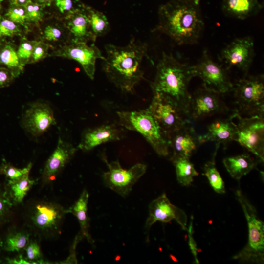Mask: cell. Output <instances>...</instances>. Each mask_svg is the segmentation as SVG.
I'll list each match as a JSON object with an SVG mask.
<instances>
[{"label": "cell", "mask_w": 264, "mask_h": 264, "mask_svg": "<svg viewBox=\"0 0 264 264\" xmlns=\"http://www.w3.org/2000/svg\"><path fill=\"white\" fill-rule=\"evenodd\" d=\"M238 119L236 125L237 142L255 154L261 162L264 161V118L243 117L234 112Z\"/></svg>", "instance_id": "cell-10"}, {"label": "cell", "mask_w": 264, "mask_h": 264, "mask_svg": "<svg viewBox=\"0 0 264 264\" xmlns=\"http://www.w3.org/2000/svg\"><path fill=\"white\" fill-rule=\"evenodd\" d=\"M235 111L241 116H264V76L246 75L233 85Z\"/></svg>", "instance_id": "cell-7"}, {"label": "cell", "mask_w": 264, "mask_h": 264, "mask_svg": "<svg viewBox=\"0 0 264 264\" xmlns=\"http://www.w3.org/2000/svg\"><path fill=\"white\" fill-rule=\"evenodd\" d=\"M90 7L85 5L81 8L62 19L67 30L69 42H94L96 38L90 24Z\"/></svg>", "instance_id": "cell-18"}, {"label": "cell", "mask_w": 264, "mask_h": 264, "mask_svg": "<svg viewBox=\"0 0 264 264\" xmlns=\"http://www.w3.org/2000/svg\"><path fill=\"white\" fill-rule=\"evenodd\" d=\"M31 233L26 227H14L10 228L0 239L1 250L9 252H20L28 243Z\"/></svg>", "instance_id": "cell-24"}, {"label": "cell", "mask_w": 264, "mask_h": 264, "mask_svg": "<svg viewBox=\"0 0 264 264\" xmlns=\"http://www.w3.org/2000/svg\"><path fill=\"white\" fill-rule=\"evenodd\" d=\"M235 117L233 113L229 118L215 120L207 126V132L198 135L200 144L207 142H215L216 145L222 144L225 147L233 141H237L238 134L236 125L232 119Z\"/></svg>", "instance_id": "cell-21"}, {"label": "cell", "mask_w": 264, "mask_h": 264, "mask_svg": "<svg viewBox=\"0 0 264 264\" xmlns=\"http://www.w3.org/2000/svg\"><path fill=\"white\" fill-rule=\"evenodd\" d=\"M254 44L252 38L246 36L236 38L222 50L220 59L227 70L235 67L247 75L254 57Z\"/></svg>", "instance_id": "cell-12"}, {"label": "cell", "mask_w": 264, "mask_h": 264, "mask_svg": "<svg viewBox=\"0 0 264 264\" xmlns=\"http://www.w3.org/2000/svg\"><path fill=\"white\" fill-rule=\"evenodd\" d=\"M13 207L4 186L0 184V226L11 221L13 216Z\"/></svg>", "instance_id": "cell-32"}, {"label": "cell", "mask_w": 264, "mask_h": 264, "mask_svg": "<svg viewBox=\"0 0 264 264\" xmlns=\"http://www.w3.org/2000/svg\"><path fill=\"white\" fill-rule=\"evenodd\" d=\"M175 220L184 230L187 231V216L181 209L172 204L165 193L152 201L149 205V216L144 228L149 231L156 221L168 223Z\"/></svg>", "instance_id": "cell-14"}, {"label": "cell", "mask_w": 264, "mask_h": 264, "mask_svg": "<svg viewBox=\"0 0 264 264\" xmlns=\"http://www.w3.org/2000/svg\"><path fill=\"white\" fill-rule=\"evenodd\" d=\"M263 8L258 0H223L222 4L225 15L239 20L257 15Z\"/></svg>", "instance_id": "cell-23"}, {"label": "cell", "mask_w": 264, "mask_h": 264, "mask_svg": "<svg viewBox=\"0 0 264 264\" xmlns=\"http://www.w3.org/2000/svg\"><path fill=\"white\" fill-rule=\"evenodd\" d=\"M31 0H10L11 4L24 6Z\"/></svg>", "instance_id": "cell-43"}, {"label": "cell", "mask_w": 264, "mask_h": 264, "mask_svg": "<svg viewBox=\"0 0 264 264\" xmlns=\"http://www.w3.org/2000/svg\"><path fill=\"white\" fill-rule=\"evenodd\" d=\"M119 124H104L85 130L82 135L78 148L90 151L102 144L121 140L124 137L123 130Z\"/></svg>", "instance_id": "cell-19"}, {"label": "cell", "mask_w": 264, "mask_h": 264, "mask_svg": "<svg viewBox=\"0 0 264 264\" xmlns=\"http://www.w3.org/2000/svg\"><path fill=\"white\" fill-rule=\"evenodd\" d=\"M14 78L13 74L9 69L0 68V88L9 85Z\"/></svg>", "instance_id": "cell-42"}, {"label": "cell", "mask_w": 264, "mask_h": 264, "mask_svg": "<svg viewBox=\"0 0 264 264\" xmlns=\"http://www.w3.org/2000/svg\"><path fill=\"white\" fill-rule=\"evenodd\" d=\"M77 148L59 137L57 147L46 161L43 171L41 179L46 184L53 180L72 158Z\"/></svg>", "instance_id": "cell-20"}, {"label": "cell", "mask_w": 264, "mask_h": 264, "mask_svg": "<svg viewBox=\"0 0 264 264\" xmlns=\"http://www.w3.org/2000/svg\"><path fill=\"white\" fill-rule=\"evenodd\" d=\"M119 124L141 134L160 156L170 154L168 139L148 108L139 110L118 111Z\"/></svg>", "instance_id": "cell-5"}, {"label": "cell", "mask_w": 264, "mask_h": 264, "mask_svg": "<svg viewBox=\"0 0 264 264\" xmlns=\"http://www.w3.org/2000/svg\"><path fill=\"white\" fill-rule=\"evenodd\" d=\"M170 159L175 166L178 183L182 186L190 185L193 181L194 177L198 176V173L190 161L189 158L176 156L171 157Z\"/></svg>", "instance_id": "cell-28"}, {"label": "cell", "mask_w": 264, "mask_h": 264, "mask_svg": "<svg viewBox=\"0 0 264 264\" xmlns=\"http://www.w3.org/2000/svg\"><path fill=\"white\" fill-rule=\"evenodd\" d=\"M219 148V146H216L212 159L205 164L202 175L206 176L210 185L216 192L223 194L225 192L224 183L215 166V157Z\"/></svg>", "instance_id": "cell-30"}, {"label": "cell", "mask_w": 264, "mask_h": 264, "mask_svg": "<svg viewBox=\"0 0 264 264\" xmlns=\"http://www.w3.org/2000/svg\"><path fill=\"white\" fill-rule=\"evenodd\" d=\"M32 166L30 163L26 167L19 169L3 160L0 165V174L4 175L7 181L16 180L25 175L29 174Z\"/></svg>", "instance_id": "cell-35"}, {"label": "cell", "mask_w": 264, "mask_h": 264, "mask_svg": "<svg viewBox=\"0 0 264 264\" xmlns=\"http://www.w3.org/2000/svg\"><path fill=\"white\" fill-rule=\"evenodd\" d=\"M154 32L165 34L178 45L197 44L204 23L200 0H171L160 6Z\"/></svg>", "instance_id": "cell-1"}, {"label": "cell", "mask_w": 264, "mask_h": 264, "mask_svg": "<svg viewBox=\"0 0 264 264\" xmlns=\"http://www.w3.org/2000/svg\"><path fill=\"white\" fill-rule=\"evenodd\" d=\"M193 77L191 65L181 63L172 54L163 52L156 66L154 80L151 83L153 94L172 104L189 119L191 95L188 86Z\"/></svg>", "instance_id": "cell-3"}, {"label": "cell", "mask_w": 264, "mask_h": 264, "mask_svg": "<svg viewBox=\"0 0 264 264\" xmlns=\"http://www.w3.org/2000/svg\"><path fill=\"white\" fill-rule=\"evenodd\" d=\"M0 250H1L0 245Z\"/></svg>", "instance_id": "cell-46"}, {"label": "cell", "mask_w": 264, "mask_h": 264, "mask_svg": "<svg viewBox=\"0 0 264 264\" xmlns=\"http://www.w3.org/2000/svg\"><path fill=\"white\" fill-rule=\"evenodd\" d=\"M40 40L54 49L69 42L67 30L63 20H44L40 24Z\"/></svg>", "instance_id": "cell-22"}, {"label": "cell", "mask_w": 264, "mask_h": 264, "mask_svg": "<svg viewBox=\"0 0 264 264\" xmlns=\"http://www.w3.org/2000/svg\"><path fill=\"white\" fill-rule=\"evenodd\" d=\"M193 76L200 78L203 87L220 94L233 90V84L227 69L215 62L207 51H203L196 64L192 66Z\"/></svg>", "instance_id": "cell-9"}, {"label": "cell", "mask_w": 264, "mask_h": 264, "mask_svg": "<svg viewBox=\"0 0 264 264\" xmlns=\"http://www.w3.org/2000/svg\"><path fill=\"white\" fill-rule=\"evenodd\" d=\"M148 108L167 138L190 120L174 106L156 95H154Z\"/></svg>", "instance_id": "cell-15"}, {"label": "cell", "mask_w": 264, "mask_h": 264, "mask_svg": "<svg viewBox=\"0 0 264 264\" xmlns=\"http://www.w3.org/2000/svg\"><path fill=\"white\" fill-rule=\"evenodd\" d=\"M24 250L26 252V261L28 262H43L40 246L36 239H30Z\"/></svg>", "instance_id": "cell-39"}, {"label": "cell", "mask_w": 264, "mask_h": 264, "mask_svg": "<svg viewBox=\"0 0 264 264\" xmlns=\"http://www.w3.org/2000/svg\"><path fill=\"white\" fill-rule=\"evenodd\" d=\"M66 209L52 200L41 199L28 201L23 218L25 227L32 235L42 239H53L60 235Z\"/></svg>", "instance_id": "cell-4"}, {"label": "cell", "mask_w": 264, "mask_h": 264, "mask_svg": "<svg viewBox=\"0 0 264 264\" xmlns=\"http://www.w3.org/2000/svg\"><path fill=\"white\" fill-rule=\"evenodd\" d=\"M192 221H193V219H191L190 225L187 230L188 233V238H189L188 244H189L190 249L191 251V252L194 257L195 263L196 264H199V261L198 260V256H197L198 249L197 247V244L193 236L194 230H193Z\"/></svg>", "instance_id": "cell-41"}, {"label": "cell", "mask_w": 264, "mask_h": 264, "mask_svg": "<svg viewBox=\"0 0 264 264\" xmlns=\"http://www.w3.org/2000/svg\"><path fill=\"white\" fill-rule=\"evenodd\" d=\"M37 40H29L25 37H22L17 53L22 65L24 67L29 64L34 47Z\"/></svg>", "instance_id": "cell-36"}, {"label": "cell", "mask_w": 264, "mask_h": 264, "mask_svg": "<svg viewBox=\"0 0 264 264\" xmlns=\"http://www.w3.org/2000/svg\"><path fill=\"white\" fill-rule=\"evenodd\" d=\"M88 198V192L84 189L78 200L66 209V212L71 213L76 217L80 225L82 237H85L90 243L93 244L94 241L88 232L89 219L87 216Z\"/></svg>", "instance_id": "cell-26"}, {"label": "cell", "mask_w": 264, "mask_h": 264, "mask_svg": "<svg viewBox=\"0 0 264 264\" xmlns=\"http://www.w3.org/2000/svg\"><path fill=\"white\" fill-rule=\"evenodd\" d=\"M28 23L36 25L37 27L44 20V6L32 0L24 5Z\"/></svg>", "instance_id": "cell-34"}, {"label": "cell", "mask_w": 264, "mask_h": 264, "mask_svg": "<svg viewBox=\"0 0 264 264\" xmlns=\"http://www.w3.org/2000/svg\"><path fill=\"white\" fill-rule=\"evenodd\" d=\"M89 20L91 31L96 38L104 36L109 32V22L103 13L90 7Z\"/></svg>", "instance_id": "cell-31"}, {"label": "cell", "mask_w": 264, "mask_h": 264, "mask_svg": "<svg viewBox=\"0 0 264 264\" xmlns=\"http://www.w3.org/2000/svg\"><path fill=\"white\" fill-rule=\"evenodd\" d=\"M35 184L29 174L14 180H8L4 185L7 195L14 206L21 204L28 191Z\"/></svg>", "instance_id": "cell-27"}, {"label": "cell", "mask_w": 264, "mask_h": 264, "mask_svg": "<svg viewBox=\"0 0 264 264\" xmlns=\"http://www.w3.org/2000/svg\"><path fill=\"white\" fill-rule=\"evenodd\" d=\"M54 1L58 11L63 16L62 19L81 8L84 5L80 0H54Z\"/></svg>", "instance_id": "cell-38"}, {"label": "cell", "mask_w": 264, "mask_h": 264, "mask_svg": "<svg viewBox=\"0 0 264 264\" xmlns=\"http://www.w3.org/2000/svg\"><path fill=\"white\" fill-rule=\"evenodd\" d=\"M22 126L34 137H38L56 124L52 109L47 104L37 102L31 104L22 118Z\"/></svg>", "instance_id": "cell-16"}, {"label": "cell", "mask_w": 264, "mask_h": 264, "mask_svg": "<svg viewBox=\"0 0 264 264\" xmlns=\"http://www.w3.org/2000/svg\"><path fill=\"white\" fill-rule=\"evenodd\" d=\"M171 157L183 156L190 158L201 145L192 122H186L179 129L168 136Z\"/></svg>", "instance_id": "cell-17"}, {"label": "cell", "mask_w": 264, "mask_h": 264, "mask_svg": "<svg viewBox=\"0 0 264 264\" xmlns=\"http://www.w3.org/2000/svg\"><path fill=\"white\" fill-rule=\"evenodd\" d=\"M0 64L7 67L14 77H18L24 67L21 64L14 45L6 44L0 49Z\"/></svg>", "instance_id": "cell-29"}, {"label": "cell", "mask_w": 264, "mask_h": 264, "mask_svg": "<svg viewBox=\"0 0 264 264\" xmlns=\"http://www.w3.org/2000/svg\"><path fill=\"white\" fill-rule=\"evenodd\" d=\"M223 163L231 176L237 180H240L257 165V162L248 154L226 157Z\"/></svg>", "instance_id": "cell-25"}, {"label": "cell", "mask_w": 264, "mask_h": 264, "mask_svg": "<svg viewBox=\"0 0 264 264\" xmlns=\"http://www.w3.org/2000/svg\"><path fill=\"white\" fill-rule=\"evenodd\" d=\"M49 47H50V45L43 40H37L28 64L38 62L48 56Z\"/></svg>", "instance_id": "cell-40"}, {"label": "cell", "mask_w": 264, "mask_h": 264, "mask_svg": "<svg viewBox=\"0 0 264 264\" xmlns=\"http://www.w3.org/2000/svg\"><path fill=\"white\" fill-rule=\"evenodd\" d=\"M103 160L108 169L102 175L104 185L123 198L129 195L134 185L147 170V166L141 163L125 169L117 160L108 162L105 156H103Z\"/></svg>", "instance_id": "cell-8"}, {"label": "cell", "mask_w": 264, "mask_h": 264, "mask_svg": "<svg viewBox=\"0 0 264 264\" xmlns=\"http://www.w3.org/2000/svg\"><path fill=\"white\" fill-rule=\"evenodd\" d=\"M228 111L220 94L203 87L191 95L188 118L192 121Z\"/></svg>", "instance_id": "cell-13"}, {"label": "cell", "mask_w": 264, "mask_h": 264, "mask_svg": "<svg viewBox=\"0 0 264 264\" xmlns=\"http://www.w3.org/2000/svg\"><path fill=\"white\" fill-rule=\"evenodd\" d=\"M20 26L7 18H1L0 19V39L6 37H22L23 31Z\"/></svg>", "instance_id": "cell-37"}, {"label": "cell", "mask_w": 264, "mask_h": 264, "mask_svg": "<svg viewBox=\"0 0 264 264\" xmlns=\"http://www.w3.org/2000/svg\"><path fill=\"white\" fill-rule=\"evenodd\" d=\"M103 70L108 79L122 92L133 93L144 79L142 62L147 53L146 44L132 39L124 46L107 44Z\"/></svg>", "instance_id": "cell-2"}, {"label": "cell", "mask_w": 264, "mask_h": 264, "mask_svg": "<svg viewBox=\"0 0 264 264\" xmlns=\"http://www.w3.org/2000/svg\"><path fill=\"white\" fill-rule=\"evenodd\" d=\"M235 197L247 222L248 237L246 245L232 259L242 263L262 264L264 261V223L259 218L255 207L241 190H236Z\"/></svg>", "instance_id": "cell-6"}, {"label": "cell", "mask_w": 264, "mask_h": 264, "mask_svg": "<svg viewBox=\"0 0 264 264\" xmlns=\"http://www.w3.org/2000/svg\"><path fill=\"white\" fill-rule=\"evenodd\" d=\"M48 56L63 57L77 61L87 75L92 80L94 78L97 59H105V57L94 43L88 45L83 42L67 43L53 49Z\"/></svg>", "instance_id": "cell-11"}, {"label": "cell", "mask_w": 264, "mask_h": 264, "mask_svg": "<svg viewBox=\"0 0 264 264\" xmlns=\"http://www.w3.org/2000/svg\"><path fill=\"white\" fill-rule=\"evenodd\" d=\"M3 0H0V19L2 18L1 14H0V12H1V2H2Z\"/></svg>", "instance_id": "cell-45"}, {"label": "cell", "mask_w": 264, "mask_h": 264, "mask_svg": "<svg viewBox=\"0 0 264 264\" xmlns=\"http://www.w3.org/2000/svg\"><path fill=\"white\" fill-rule=\"evenodd\" d=\"M54 0H34V1L44 7L50 6Z\"/></svg>", "instance_id": "cell-44"}, {"label": "cell", "mask_w": 264, "mask_h": 264, "mask_svg": "<svg viewBox=\"0 0 264 264\" xmlns=\"http://www.w3.org/2000/svg\"><path fill=\"white\" fill-rule=\"evenodd\" d=\"M5 16L15 23L24 28L26 31H29L30 24L28 22L24 6L11 4Z\"/></svg>", "instance_id": "cell-33"}]
</instances>
